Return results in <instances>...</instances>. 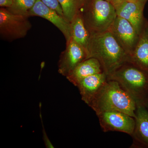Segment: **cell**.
Masks as SVG:
<instances>
[{
	"mask_svg": "<svg viewBox=\"0 0 148 148\" xmlns=\"http://www.w3.org/2000/svg\"><path fill=\"white\" fill-rule=\"evenodd\" d=\"M48 7L54 10L61 16H64L63 10L57 0H40Z\"/></svg>",
	"mask_w": 148,
	"mask_h": 148,
	"instance_id": "cell-18",
	"label": "cell"
},
{
	"mask_svg": "<svg viewBox=\"0 0 148 148\" xmlns=\"http://www.w3.org/2000/svg\"><path fill=\"white\" fill-rule=\"evenodd\" d=\"M102 72L103 69L99 61L96 58H90L79 64L66 78L77 86L78 84L85 78Z\"/></svg>",
	"mask_w": 148,
	"mask_h": 148,
	"instance_id": "cell-14",
	"label": "cell"
},
{
	"mask_svg": "<svg viewBox=\"0 0 148 148\" xmlns=\"http://www.w3.org/2000/svg\"><path fill=\"white\" fill-rule=\"evenodd\" d=\"M29 16L15 13L8 8H0V36L3 40L12 42L26 36L32 28Z\"/></svg>",
	"mask_w": 148,
	"mask_h": 148,
	"instance_id": "cell-5",
	"label": "cell"
},
{
	"mask_svg": "<svg viewBox=\"0 0 148 148\" xmlns=\"http://www.w3.org/2000/svg\"><path fill=\"white\" fill-rule=\"evenodd\" d=\"M144 6L138 0L127 1L116 9L117 16L129 21L140 35L147 19L143 14Z\"/></svg>",
	"mask_w": 148,
	"mask_h": 148,
	"instance_id": "cell-10",
	"label": "cell"
},
{
	"mask_svg": "<svg viewBox=\"0 0 148 148\" xmlns=\"http://www.w3.org/2000/svg\"><path fill=\"white\" fill-rule=\"evenodd\" d=\"M144 106H145L146 108L148 110V94L145 100V103H144Z\"/></svg>",
	"mask_w": 148,
	"mask_h": 148,
	"instance_id": "cell-21",
	"label": "cell"
},
{
	"mask_svg": "<svg viewBox=\"0 0 148 148\" xmlns=\"http://www.w3.org/2000/svg\"><path fill=\"white\" fill-rule=\"evenodd\" d=\"M128 62L148 74V21L146 19L139 39Z\"/></svg>",
	"mask_w": 148,
	"mask_h": 148,
	"instance_id": "cell-13",
	"label": "cell"
},
{
	"mask_svg": "<svg viewBox=\"0 0 148 148\" xmlns=\"http://www.w3.org/2000/svg\"><path fill=\"white\" fill-rule=\"evenodd\" d=\"M81 12L85 24L90 33L108 31L117 16L114 7L106 0H92Z\"/></svg>",
	"mask_w": 148,
	"mask_h": 148,
	"instance_id": "cell-4",
	"label": "cell"
},
{
	"mask_svg": "<svg viewBox=\"0 0 148 148\" xmlns=\"http://www.w3.org/2000/svg\"><path fill=\"white\" fill-rule=\"evenodd\" d=\"M79 1H80L82 3L83 5V6L87 2L88 0H79Z\"/></svg>",
	"mask_w": 148,
	"mask_h": 148,
	"instance_id": "cell-23",
	"label": "cell"
},
{
	"mask_svg": "<svg viewBox=\"0 0 148 148\" xmlns=\"http://www.w3.org/2000/svg\"><path fill=\"white\" fill-rule=\"evenodd\" d=\"M89 34L86 48L87 59H97L108 76L120 66L128 62L129 56L110 31Z\"/></svg>",
	"mask_w": 148,
	"mask_h": 148,
	"instance_id": "cell-1",
	"label": "cell"
},
{
	"mask_svg": "<svg viewBox=\"0 0 148 148\" xmlns=\"http://www.w3.org/2000/svg\"><path fill=\"white\" fill-rule=\"evenodd\" d=\"M28 15L39 16L50 21L64 35L66 43L71 39V22L54 10L48 7L40 0H36L34 5L29 11Z\"/></svg>",
	"mask_w": 148,
	"mask_h": 148,
	"instance_id": "cell-9",
	"label": "cell"
},
{
	"mask_svg": "<svg viewBox=\"0 0 148 148\" xmlns=\"http://www.w3.org/2000/svg\"><path fill=\"white\" fill-rule=\"evenodd\" d=\"M71 39L84 48H87L89 34L85 24L81 10L79 11L71 22Z\"/></svg>",
	"mask_w": 148,
	"mask_h": 148,
	"instance_id": "cell-15",
	"label": "cell"
},
{
	"mask_svg": "<svg viewBox=\"0 0 148 148\" xmlns=\"http://www.w3.org/2000/svg\"><path fill=\"white\" fill-rule=\"evenodd\" d=\"M136 103L117 82L108 79L89 105L96 114L118 111L135 117Z\"/></svg>",
	"mask_w": 148,
	"mask_h": 148,
	"instance_id": "cell-2",
	"label": "cell"
},
{
	"mask_svg": "<svg viewBox=\"0 0 148 148\" xmlns=\"http://www.w3.org/2000/svg\"><path fill=\"white\" fill-rule=\"evenodd\" d=\"M101 128L104 132L116 131L131 136L135 129V118L118 111H106L97 114Z\"/></svg>",
	"mask_w": 148,
	"mask_h": 148,
	"instance_id": "cell-6",
	"label": "cell"
},
{
	"mask_svg": "<svg viewBox=\"0 0 148 148\" xmlns=\"http://www.w3.org/2000/svg\"><path fill=\"white\" fill-rule=\"evenodd\" d=\"M108 80V75L104 72L82 80L76 87L78 88L82 101L89 106Z\"/></svg>",
	"mask_w": 148,
	"mask_h": 148,
	"instance_id": "cell-12",
	"label": "cell"
},
{
	"mask_svg": "<svg viewBox=\"0 0 148 148\" xmlns=\"http://www.w3.org/2000/svg\"><path fill=\"white\" fill-rule=\"evenodd\" d=\"M13 0H0V6L1 8H10L13 4Z\"/></svg>",
	"mask_w": 148,
	"mask_h": 148,
	"instance_id": "cell-19",
	"label": "cell"
},
{
	"mask_svg": "<svg viewBox=\"0 0 148 148\" xmlns=\"http://www.w3.org/2000/svg\"><path fill=\"white\" fill-rule=\"evenodd\" d=\"M11 7L8 8L15 13L28 15L29 10L34 5L36 0H13Z\"/></svg>",
	"mask_w": 148,
	"mask_h": 148,
	"instance_id": "cell-17",
	"label": "cell"
},
{
	"mask_svg": "<svg viewBox=\"0 0 148 148\" xmlns=\"http://www.w3.org/2000/svg\"><path fill=\"white\" fill-rule=\"evenodd\" d=\"M147 0H138L141 3L143 4V5H145V3L147 1Z\"/></svg>",
	"mask_w": 148,
	"mask_h": 148,
	"instance_id": "cell-22",
	"label": "cell"
},
{
	"mask_svg": "<svg viewBox=\"0 0 148 148\" xmlns=\"http://www.w3.org/2000/svg\"><path fill=\"white\" fill-rule=\"evenodd\" d=\"M108 31L130 56L134 51L140 35L132 24L126 19L117 16Z\"/></svg>",
	"mask_w": 148,
	"mask_h": 148,
	"instance_id": "cell-7",
	"label": "cell"
},
{
	"mask_svg": "<svg viewBox=\"0 0 148 148\" xmlns=\"http://www.w3.org/2000/svg\"><path fill=\"white\" fill-rule=\"evenodd\" d=\"M129 1H131V0H112L111 3L112 4L116 9L123 3Z\"/></svg>",
	"mask_w": 148,
	"mask_h": 148,
	"instance_id": "cell-20",
	"label": "cell"
},
{
	"mask_svg": "<svg viewBox=\"0 0 148 148\" xmlns=\"http://www.w3.org/2000/svg\"><path fill=\"white\" fill-rule=\"evenodd\" d=\"M57 1L62 9L64 17L70 22L83 7V5L79 0Z\"/></svg>",
	"mask_w": 148,
	"mask_h": 148,
	"instance_id": "cell-16",
	"label": "cell"
},
{
	"mask_svg": "<svg viewBox=\"0 0 148 148\" xmlns=\"http://www.w3.org/2000/svg\"><path fill=\"white\" fill-rule=\"evenodd\" d=\"M107 1H108L109 2H111V1H112V0H106Z\"/></svg>",
	"mask_w": 148,
	"mask_h": 148,
	"instance_id": "cell-24",
	"label": "cell"
},
{
	"mask_svg": "<svg viewBox=\"0 0 148 148\" xmlns=\"http://www.w3.org/2000/svg\"><path fill=\"white\" fill-rule=\"evenodd\" d=\"M135 125L131 147L148 148V110L143 104H136Z\"/></svg>",
	"mask_w": 148,
	"mask_h": 148,
	"instance_id": "cell-11",
	"label": "cell"
},
{
	"mask_svg": "<svg viewBox=\"0 0 148 148\" xmlns=\"http://www.w3.org/2000/svg\"><path fill=\"white\" fill-rule=\"evenodd\" d=\"M108 78L118 83L136 104L144 105L148 94V74L127 62L116 69Z\"/></svg>",
	"mask_w": 148,
	"mask_h": 148,
	"instance_id": "cell-3",
	"label": "cell"
},
{
	"mask_svg": "<svg viewBox=\"0 0 148 148\" xmlns=\"http://www.w3.org/2000/svg\"><path fill=\"white\" fill-rule=\"evenodd\" d=\"M86 59V50L71 39L66 43V49L60 55L58 64V73L66 77L79 64Z\"/></svg>",
	"mask_w": 148,
	"mask_h": 148,
	"instance_id": "cell-8",
	"label": "cell"
}]
</instances>
